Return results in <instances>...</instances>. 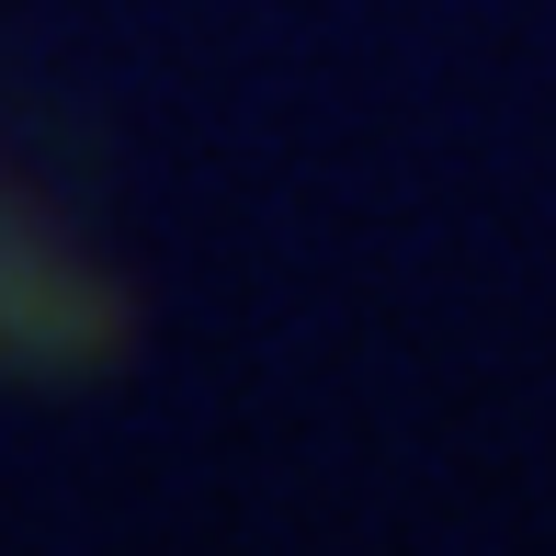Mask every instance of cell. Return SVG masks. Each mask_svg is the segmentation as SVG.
I'll use <instances>...</instances> for the list:
<instances>
[{
	"label": "cell",
	"mask_w": 556,
	"mask_h": 556,
	"mask_svg": "<svg viewBox=\"0 0 556 556\" xmlns=\"http://www.w3.org/2000/svg\"><path fill=\"white\" fill-rule=\"evenodd\" d=\"M80 330H91V295L68 285L12 216H0V352H58V341H80Z\"/></svg>",
	"instance_id": "obj_1"
}]
</instances>
